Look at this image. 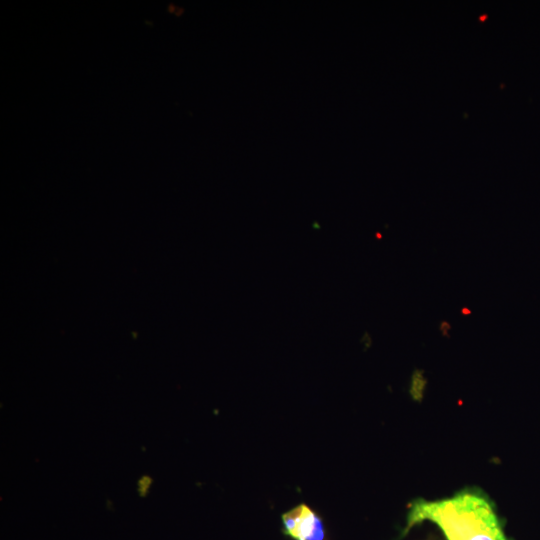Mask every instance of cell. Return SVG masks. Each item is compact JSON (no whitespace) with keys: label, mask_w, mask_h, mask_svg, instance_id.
Returning <instances> with one entry per match:
<instances>
[{"label":"cell","mask_w":540,"mask_h":540,"mask_svg":"<svg viewBox=\"0 0 540 540\" xmlns=\"http://www.w3.org/2000/svg\"><path fill=\"white\" fill-rule=\"evenodd\" d=\"M284 533L294 540H325L322 519L306 504H300L282 515Z\"/></svg>","instance_id":"obj_2"},{"label":"cell","mask_w":540,"mask_h":540,"mask_svg":"<svg viewBox=\"0 0 540 540\" xmlns=\"http://www.w3.org/2000/svg\"><path fill=\"white\" fill-rule=\"evenodd\" d=\"M422 521L436 524L447 540H507L491 503L476 493L414 502L407 515L405 532Z\"/></svg>","instance_id":"obj_1"},{"label":"cell","mask_w":540,"mask_h":540,"mask_svg":"<svg viewBox=\"0 0 540 540\" xmlns=\"http://www.w3.org/2000/svg\"><path fill=\"white\" fill-rule=\"evenodd\" d=\"M450 324L447 322V321H442L440 322L439 324V330L442 334L446 335L449 333L450 331Z\"/></svg>","instance_id":"obj_3"}]
</instances>
